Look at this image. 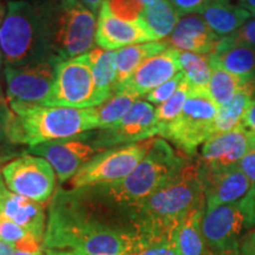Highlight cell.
<instances>
[{"label": "cell", "mask_w": 255, "mask_h": 255, "mask_svg": "<svg viewBox=\"0 0 255 255\" xmlns=\"http://www.w3.org/2000/svg\"><path fill=\"white\" fill-rule=\"evenodd\" d=\"M13 148L14 146L6 145L4 143L0 142V167L2 164H5L7 161H9V159L12 161V159L17 158L18 152Z\"/></svg>", "instance_id": "cell-43"}, {"label": "cell", "mask_w": 255, "mask_h": 255, "mask_svg": "<svg viewBox=\"0 0 255 255\" xmlns=\"http://www.w3.org/2000/svg\"><path fill=\"white\" fill-rule=\"evenodd\" d=\"M206 205L199 206L186 215L175 233V242L181 255H207L208 248L201 229Z\"/></svg>", "instance_id": "cell-25"}, {"label": "cell", "mask_w": 255, "mask_h": 255, "mask_svg": "<svg viewBox=\"0 0 255 255\" xmlns=\"http://www.w3.org/2000/svg\"><path fill=\"white\" fill-rule=\"evenodd\" d=\"M188 159L164 138H154L151 148L123 180L91 186L96 193L119 206L135 209L146 197L182 169Z\"/></svg>", "instance_id": "cell-4"}, {"label": "cell", "mask_w": 255, "mask_h": 255, "mask_svg": "<svg viewBox=\"0 0 255 255\" xmlns=\"http://www.w3.org/2000/svg\"><path fill=\"white\" fill-rule=\"evenodd\" d=\"M2 60H4V58H2V52H1V49H0V68H1Z\"/></svg>", "instance_id": "cell-52"}, {"label": "cell", "mask_w": 255, "mask_h": 255, "mask_svg": "<svg viewBox=\"0 0 255 255\" xmlns=\"http://www.w3.org/2000/svg\"><path fill=\"white\" fill-rule=\"evenodd\" d=\"M221 39L210 30L202 15L190 13L180 18L167 43L178 51L209 56L214 52Z\"/></svg>", "instance_id": "cell-18"}, {"label": "cell", "mask_w": 255, "mask_h": 255, "mask_svg": "<svg viewBox=\"0 0 255 255\" xmlns=\"http://www.w3.org/2000/svg\"><path fill=\"white\" fill-rule=\"evenodd\" d=\"M13 255H45L44 251H39V252H25V251H14Z\"/></svg>", "instance_id": "cell-49"}, {"label": "cell", "mask_w": 255, "mask_h": 255, "mask_svg": "<svg viewBox=\"0 0 255 255\" xmlns=\"http://www.w3.org/2000/svg\"><path fill=\"white\" fill-rule=\"evenodd\" d=\"M174 6L177 13L182 17L184 14L190 13H202L209 0H169Z\"/></svg>", "instance_id": "cell-37"}, {"label": "cell", "mask_w": 255, "mask_h": 255, "mask_svg": "<svg viewBox=\"0 0 255 255\" xmlns=\"http://www.w3.org/2000/svg\"><path fill=\"white\" fill-rule=\"evenodd\" d=\"M206 208L238 203L250 193L253 183L238 167L218 174H201Z\"/></svg>", "instance_id": "cell-19"}, {"label": "cell", "mask_w": 255, "mask_h": 255, "mask_svg": "<svg viewBox=\"0 0 255 255\" xmlns=\"http://www.w3.org/2000/svg\"><path fill=\"white\" fill-rule=\"evenodd\" d=\"M209 59L210 66L223 69L242 78L255 77V47L235 43L229 36L220 40Z\"/></svg>", "instance_id": "cell-21"}, {"label": "cell", "mask_w": 255, "mask_h": 255, "mask_svg": "<svg viewBox=\"0 0 255 255\" xmlns=\"http://www.w3.org/2000/svg\"><path fill=\"white\" fill-rule=\"evenodd\" d=\"M111 12L123 20L133 21L139 19L145 6L138 0H107Z\"/></svg>", "instance_id": "cell-33"}, {"label": "cell", "mask_w": 255, "mask_h": 255, "mask_svg": "<svg viewBox=\"0 0 255 255\" xmlns=\"http://www.w3.org/2000/svg\"><path fill=\"white\" fill-rule=\"evenodd\" d=\"M180 72L181 66L178 63L177 50L170 46L158 55L146 59L141 66H138L131 77L119 87L129 89L139 97H145L149 92Z\"/></svg>", "instance_id": "cell-17"}, {"label": "cell", "mask_w": 255, "mask_h": 255, "mask_svg": "<svg viewBox=\"0 0 255 255\" xmlns=\"http://www.w3.org/2000/svg\"><path fill=\"white\" fill-rule=\"evenodd\" d=\"M139 98L141 97L129 89L122 87L115 89L109 100L98 107H95L100 129L109 127L126 116Z\"/></svg>", "instance_id": "cell-29"}, {"label": "cell", "mask_w": 255, "mask_h": 255, "mask_svg": "<svg viewBox=\"0 0 255 255\" xmlns=\"http://www.w3.org/2000/svg\"><path fill=\"white\" fill-rule=\"evenodd\" d=\"M207 248L216 255L239 253V245L248 228L240 202L206 208L201 223Z\"/></svg>", "instance_id": "cell-13"}, {"label": "cell", "mask_w": 255, "mask_h": 255, "mask_svg": "<svg viewBox=\"0 0 255 255\" xmlns=\"http://www.w3.org/2000/svg\"><path fill=\"white\" fill-rule=\"evenodd\" d=\"M189 95L190 87L187 83L186 78H184V81L181 83L177 91L167 102H164V103L159 104L157 108H155V119L159 132L177 119V116L182 111L183 105L188 100V97H189Z\"/></svg>", "instance_id": "cell-32"}, {"label": "cell", "mask_w": 255, "mask_h": 255, "mask_svg": "<svg viewBox=\"0 0 255 255\" xmlns=\"http://www.w3.org/2000/svg\"><path fill=\"white\" fill-rule=\"evenodd\" d=\"M7 189L38 203H46L56 188V174L43 157L21 155L1 169Z\"/></svg>", "instance_id": "cell-10"}, {"label": "cell", "mask_w": 255, "mask_h": 255, "mask_svg": "<svg viewBox=\"0 0 255 255\" xmlns=\"http://www.w3.org/2000/svg\"><path fill=\"white\" fill-rule=\"evenodd\" d=\"M218 110L209 92L190 91L177 119L164 128L159 136L170 141L184 155L194 156L200 145L214 136Z\"/></svg>", "instance_id": "cell-8"}, {"label": "cell", "mask_w": 255, "mask_h": 255, "mask_svg": "<svg viewBox=\"0 0 255 255\" xmlns=\"http://www.w3.org/2000/svg\"><path fill=\"white\" fill-rule=\"evenodd\" d=\"M181 15L169 0H154L143 9L139 19L150 28L158 40L173 33Z\"/></svg>", "instance_id": "cell-26"}, {"label": "cell", "mask_w": 255, "mask_h": 255, "mask_svg": "<svg viewBox=\"0 0 255 255\" xmlns=\"http://www.w3.org/2000/svg\"><path fill=\"white\" fill-rule=\"evenodd\" d=\"M233 1L240 7L246 9L252 17H255V0H233Z\"/></svg>", "instance_id": "cell-45"}, {"label": "cell", "mask_w": 255, "mask_h": 255, "mask_svg": "<svg viewBox=\"0 0 255 255\" xmlns=\"http://www.w3.org/2000/svg\"><path fill=\"white\" fill-rule=\"evenodd\" d=\"M28 235H31L30 232H27L25 228L20 227L17 223L0 214V241H4L6 244L15 247L19 242L25 240Z\"/></svg>", "instance_id": "cell-35"}, {"label": "cell", "mask_w": 255, "mask_h": 255, "mask_svg": "<svg viewBox=\"0 0 255 255\" xmlns=\"http://www.w3.org/2000/svg\"><path fill=\"white\" fill-rule=\"evenodd\" d=\"M0 214L44 241L46 216L41 203L12 193L5 186L0 189Z\"/></svg>", "instance_id": "cell-20"}, {"label": "cell", "mask_w": 255, "mask_h": 255, "mask_svg": "<svg viewBox=\"0 0 255 255\" xmlns=\"http://www.w3.org/2000/svg\"><path fill=\"white\" fill-rule=\"evenodd\" d=\"M0 142L9 146L25 145L20 122L11 109L0 82Z\"/></svg>", "instance_id": "cell-31"}, {"label": "cell", "mask_w": 255, "mask_h": 255, "mask_svg": "<svg viewBox=\"0 0 255 255\" xmlns=\"http://www.w3.org/2000/svg\"><path fill=\"white\" fill-rule=\"evenodd\" d=\"M252 145L253 138L244 128L212 136L201 146L197 159L201 174H218L238 167Z\"/></svg>", "instance_id": "cell-15"}, {"label": "cell", "mask_w": 255, "mask_h": 255, "mask_svg": "<svg viewBox=\"0 0 255 255\" xmlns=\"http://www.w3.org/2000/svg\"><path fill=\"white\" fill-rule=\"evenodd\" d=\"M0 49L6 66H24L55 59L47 49L36 2H7V13L0 26Z\"/></svg>", "instance_id": "cell-6"}, {"label": "cell", "mask_w": 255, "mask_h": 255, "mask_svg": "<svg viewBox=\"0 0 255 255\" xmlns=\"http://www.w3.org/2000/svg\"><path fill=\"white\" fill-rule=\"evenodd\" d=\"M253 98H255V77L251 78L231 101L219 107L214 122V135L242 128L245 114Z\"/></svg>", "instance_id": "cell-23"}, {"label": "cell", "mask_w": 255, "mask_h": 255, "mask_svg": "<svg viewBox=\"0 0 255 255\" xmlns=\"http://www.w3.org/2000/svg\"><path fill=\"white\" fill-rule=\"evenodd\" d=\"M239 255H255V228L247 231L239 245Z\"/></svg>", "instance_id": "cell-41"}, {"label": "cell", "mask_w": 255, "mask_h": 255, "mask_svg": "<svg viewBox=\"0 0 255 255\" xmlns=\"http://www.w3.org/2000/svg\"><path fill=\"white\" fill-rule=\"evenodd\" d=\"M45 255H77L70 251H59V250H44Z\"/></svg>", "instance_id": "cell-47"}, {"label": "cell", "mask_w": 255, "mask_h": 255, "mask_svg": "<svg viewBox=\"0 0 255 255\" xmlns=\"http://www.w3.org/2000/svg\"><path fill=\"white\" fill-rule=\"evenodd\" d=\"M250 79L239 77L226 70L212 66V77L209 81L208 92L218 107H221L231 101L234 95L247 84Z\"/></svg>", "instance_id": "cell-30"}, {"label": "cell", "mask_w": 255, "mask_h": 255, "mask_svg": "<svg viewBox=\"0 0 255 255\" xmlns=\"http://www.w3.org/2000/svg\"><path fill=\"white\" fill-rule=\"evenodd\" d=\"M178 63L191 92H208L212 66L208 55L178 51Z\"/></svg>", "instance_id": "cell-27"}, {"label": "cell", "mask_w": 255, "mask_h": 255, "mask_svg": "<svg viewBox=\"0 0 255 255\" xmlns=\"http://www.w3.org/2000/svg\"><path fill=\"white\" fill-rule=\"evenodd\" d=\"M109 100L96 85L89 53L64 60L57 65L56 78L45 107L89 109Z\"/></svg>", "instance_id": "cell-7"}, {"label": "cell", "mask_w": 255, "mask_h": 255, "mask_svg": "<svg viewBox=\"0 0 255 255\" xmlns=\"http://www.w3.org/2000/svg\"><path fill=\"white\" fill-rule=\"evenodd\" d=\"M227 255H239V253H233V254H227Z\"/></svg>", "instance_id": "cell-53"}, {"label": "cell", "mask_w": 255, "mask_h": 255, "mask_svg": "<svg viewBox=\"0 0 255 255\" xmlns=\"http://www.w3.org/2000/svg\"><path fill=\"white\" fill-rule=\"evenodd\" d=\"M78 1H81L83 5L87 6L91 12H94V13L97 15L100 13L102 5L104 4L105 0H78Z\"/></svg>", "instance_id": "cell-44"}, {"label": "cell", "mask_w": 255, "mask_h": 255, "mask_svg": "<svg viewBox=\"0 0 255 255\" xmlns=\"http://www.w3.org/2000/svg\"><path fill=\"white\" fill-rule=\"evenodd\" d=\"M158 133L155 108L149 102L138 100L120 121L97 132H87V138L92 145L104 151L114 146L145 141Z\"/></svg>", "instance_id": "cell-11"}, {"label": "cell", "mask_w": 255, "mask_h": 255, "mask_svg": "<svg viewBox=\"0 0 255 255\" xmlns=\"http://www.w3.org/2000/svg\"><path fill=\"white\" fill-rule=\"evenodd\" d=\"M149 41H158V39L141 19L128 21L116 17L105 0L98 13L95 36V43L101 49L120 50L122 47Z\"/></svg>", "instance_id": "cell-16"}, {"label": "cell", "mask_w": 255, "mask_h": 255, "mask_svg": "<svg viewBox=\"0 0 255 255\" xmlns=\"http://www.w3.org/2000/svg\"><path fill=\"white\" fill-rule=\"evenodd\" d=\"M23 132L24 144L41 143L77 137L100 129L95 108L78 109L65 107H45L34 104H11Z\"/></svg>", "instance_id": "cell-5"}, {"label": "cell", "mask_w": 255, "mask_h": 255, "mask_svg": "<svg viewBox=\"0 0 255 255\" xmlns=\"http://www.w3.org/2000/svg\"><path fill=\"white\" fill-rule=\"evenodd\" d=\"M240 205L246 215L248 228H255V186L250 190V193L240 201Z\"/></svg>", "instance_id": "cell-40"}, {"label": "cell", "mask_w": 255, "mask_h": 255, "mask_svg": "<svg viewBox=\"0 0 255 255\" xmlns=\"http://www.w3.org/2000/svg\"><path fill=\"white\" fill-rule=\"evenodd\" d=\"M154 138L114 146L95 155L71 178L72 189L123 180L148 154Z\"/></svg>", "instance_id": "cell-9"}, {"label": "cell", "mask_w": 255, "mask_h": 255, "mask_svg": "<svg viewBox=\"0 0 255 255\" xmlns=\"http://www.w3.org/2000/svg\"><path fill=\"white\" fill-rule=\"evenodd\" d=\"M133 255H181L177 250L176 242L170 239H161L146 242L141 250Z\"/></svg>", "instance_id": "cell-36"}, {"label": "cell", "mask_w": 255, "mask_h": 255, "mask_svg": "<svg viewBox=\"0 0 255 255\" xmlns=\"http://www.w3.org/2000/svg\"><path fill=\"white\" fill-rule=\"evenodd\" d=\"M6 13H7V5L4 4L2 1H0V26L4 23Z\"/></svg>", "instance_id": "cell-48"}, {"label": "cell", "mask_w": 255, "mask_h": 255, "mask_svg": "<svg viewBox=\"0 0 255 255\" xmlns=\"http://www.w3.org/2000/svg\"><path fill=\"white\" fill-rule=\"evenodd\" d=\"M169 44L167 40L158 41H149V43L135 44V45H129L116 51V60H117V81L116 87L123 84L128 81L133 72L141 66L146 59L151 58L162 51L167 50ZM115 87V88H116Z\"/></svg>", "instance_id": "cell-24"}, {"label": "cell", "mask_w": 255, "mask_h": 255, "mask_svg": "<svg viewBox=\"0 0 255 255\" xmlns=\"http://www.w3.org/2000/svg\"><path fill=\"white\" fill-rule=\"evenodd\" d=\"M201 15L210 30L220 38L231 36L252 18L246 9L233 0H209Z\"/></svg>", "instance_id": "cell-22"}, {"label": "cell", "mask_w": 255, "mask_h": 255, "mask_svg": "<svg viewBox=\"0 0 255 255\" xmlns=\"http://www.w3.org/2000/svg\"><path fill=\"white\" fill-rule=\"evenodd\" d=\"M43 246L77 255H133L144 242L135 209L116 205L92 187H84L55 194Z\"/></svg>", "instance_id": "cell-1"}, {"label": "cell", "mask_w": 255, "mask_h": 255, "mask_svg": "<svg viewBox=\"0 0 255 255\" xmlns=\"http://www.w3.org/2000/svg\"><path fill=\"white\" fill-rule=\"evenodd\" d=\"M59 63L57 59H46L30 65L5 66L6 94L9 105L45 104Z\"/></svg>", "instance_id": "cell-12"}, {"label": "cell", "mask_w": 255, "mask_h": 255, "mask_svg": "<svg viewBox=\"0 0 255 255\" xmlns=\"http://www.w3.org/2000/svg\"><path fill=\"white\" fill-rule=\"evenodd\" d=\"M138 1H141L143 5H144V6H146V5L151 4V2H152V1H154V0H138Z\"/></svg>", "instance_id": "cell-51"}, {"label": "cell", "mask_w": 255, "mask_h": 255, "mask_svg": "<svg viewBox=\"0 0 255 255\" xmlns=\"http://www.w3.org/2000/svg\"><path fill=\"white\" fill-rule=\"evenodd\" d=\"M229 37L235 43L255 47V18L250 19L244 26H241L237 32H234Z\"/></svg>", "instance_id": "cell-38"}, {"label": "cell", "mask_w": 255, "mask_h": 255, "mask_svg": "<svg viewBox=\"0 0 255 255\" xmlns=\"http://www.w3.org/2000/svg\"><path fill=\"white\" fill-rule=\"evenodd\" d=\"M206 205L199 162L186 165L135 208L142 240H175V233L190 210Z\"/></svg>", "instance_id": "cell-2"}, {"label": "cell", "mask_w": 255, "mask_h": 255, "mask_svg": "<svg viewBox=\"0 0 255 255\" xmlns=\"http://www.w3.org/2000/svg\"><path fill=\"white\" fill-rule=\"evenodd\" d=\"M183 81L184 75L183 72L181 71L180 73H177L175 77L169 79L168 82L163 83V84H161L159 87L149 92V94L145 96V101H148L149 103H154L158 105L164 103V102H167L169 98L177 91V89L180 88L181 83Z\"/></svg>", "instance_id": "cell-34"}, {"label": "cell", "mask_w": 255, "mask_h": 255, "mask_svg": "<svg viewBox=\"0 0 255 255\" xmlns=\"http://www.w3.org/2000/svg\"><path fill=\"white\" fill-rule=\"evenodd\" d=\"M36 6L52 58L64 62L91 51L97 19L87 6L78 0H38Z\"/></svg>", "instance_id": "cell-3"}, {"label": "cell", "mask_w": 255, "mask_h": 255, "mask_svg": "<svg viewBox=\"0 0 255 255\" xmlns=\"http://www.w3.org/2000/svg\"><path fill=\"white\" fill-rule=\"evenodd\" d=\"M14 247L6 244L4 241H0V255H13Z\"/></svg>", "instance_id": "cell-46"}, {"label": "cell", "mask_w": 255, "mask_h": 255, "mask_svg": "<svg viewBox=\"0 0 255 255\" xmlns=\"http://www.w3.org/2000/svg\"><path fill=\"white\" fill-rule=\"evenodd\" d=\"M5 181H4V177H2V174H1V169H0V189H1L2 187H5Z\"/></svg>", "instance_id": "cell-50"}, {"label": "cell", "mask_w": 255, "mask_h": 255, "mask_svg": "<svg viewBox=\"0 0 255 255\" xmlns=\"http://www.w3.org/2000/svg\"><path fill=\"white\" fill-rule=\"evenodd\" d=\"M238 168L250 178L253 186H255V144L252 145L250 150L240 159Z\"/></svg>", "instance_id": "cell-39"}, {"label": "cell", "mask_w": 255, "mask_h": 255, "mask_svg": "<svg viewBox=\"0 0 255 255\" xmlns=\"http://www.w3.org/2000/svg\"><path fill=\"white\" fill-rule=\"evenodd\" d=\"M27 150L45 158L55 169L60 183L71 180L83 165L87 164L95 155L102 152L91 144L87 138V132L72 138L41 143Z\"/></svg>", "instance_id": "cell-14"}, {"label": "cell", "mask_w": 255, "mask_h": 255, "mask_svg": "<svg viewBox=\"0 0 255 255\" xmlns=\"http://www.w3.org/2000/svg\"><path fill=\"white\" fill-rule=\"evenodd\" d=\"M88 53L96 85L101 92L110 98L117 81L116 51L98 47Z\"/></svg>", "instance_id": "cell-28"}, {"label": "cell", "mask_w": 255, "mask_h": 255, "mask_svg": "<svg viewBox=\"0 0 255 255\" xmlns=\"http://www.w3.org/2000/svg\"><path fill=\"white\" fill-rule=\"evenodd\" d=\"M242 128L250 133L253 138V144H255V98L251 102L250 107L245 114L244 121H242Z\"/></svg>", "instance_id": "cell-42"}]
</instances>
